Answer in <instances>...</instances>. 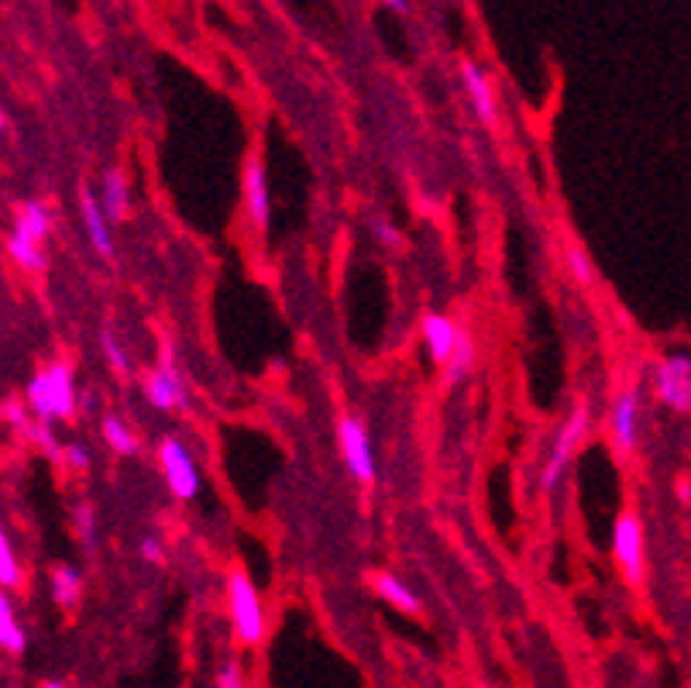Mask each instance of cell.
<instances>
[{
    "label": "cell",
    "mask_w": 691,
    "mask_h": 688,
    "mask_svg": "<svg viewBox=\"0 0 691 688\" xmlns=\"http://www.w3.org/2000/svg\"><path fill=\"white\" fill-rule=\"evenodd\" d=\"M28 410L35 420H73L76 417V382L66 361L38 369L28 382Z\"/></svg>",
    "instance_id": "obj_1"
},
{
    "label": "cell",
    "mask_w": 691,
    "mask_h": 688,
    "mask_svg": "<svg viewBox=\"0 0 691 688\" xmlns=\"http://www.w3.org/2000/svg\"><path fill=\"white\" fill-rule=\"evenodd\" d=\"M228 613H231L234 637L245 647H258L266 640V610H261V596L241 564H234L228 572Z\"/></svg>",
    "instance_id": "obj_2"
},
{
    "label": "cell",
    "mask_w": 691,
    "mask_h": 688,
    "mask_svg": "<svg viewBox=\"0 0 691 688\" xmlns=\"http://www.w3.org/2000/svg\"><path fill=\"white\" fill-rule=\"evenodd\" d=\"M141 390H145V399L152 403L155 410H162V413L182 410L190 403L187 382H182V372L176 369V352H172L169 341H162V358H158L155 369L145 372V382H141Z\"/></svg>",
    "instance_id": "obj_3"
},
{
    "label": "cell",
    "mask_w": 691,
    "mask_h": 688,
    "mask_svg": "<svg viewBox=\"0 0 691 688\" xmlns=\"http://www.w3.org/2000/svg\"><path fill=\"white\" fill-rule=\"evenodd\" d=\"M613 558H616V569L623 572V578L629 585L643 582V575H647V534H643V520L634 510H623L616 517Z\"/></svg>",
    "instance_id": "obj_4"
},
{
    "label": "cell",
    "mask_w": 691,
    "mask_h": 688,
    "mask_svg": "<svg viewBox=\"0 0 691 688\" xmlns=\"http://www.w3.org/2000/svg\"><path fill=\"white\" fill-rule=\"evenodd\" d=\"M588 428H592V413H588L585 403H578V407L572 410V417L564 420V428H561L554 448H551V458H547L543 469H540V489L543 493H551V489H558V485H561L567 464H572V458L578 451V444L585 441Z\"/></svg>",
    "instance_id": "obj_5"
},
{
    "label": "cell",
    "mask_w": 691,
    "mask_h": 688,
    "mask_svg": "<svg viewBox=\"0 0 691 688\" xmlns=\"http://www.w3.org/2000/svg\"><path fill=\"white\" fill-rule=\"evenodd\" d=\"M158 469L166 475L169 493L179 502H193L200 496V469L182 441H176V437L158 441Z\"/></svg>",
    "instance_id": "obj_6"
},
{
    "label": "cell",
    "mask_w": 691,
    "mask_h": 688,
    "mask_svg": "<svg viewBox=\"0 0 691 688\" xmlns=\"http://www.w3.org/2000/svg\"><path fill=\"white\" fill-rule=\"evenodd\" d=\"M654 396L670 413H691V355L675 352L657 361Z\"/></svg>",
    "instance_id": "obj_7"
},
{
    "label": "cell",
    "mask_w": 691,
    "mask_h": 688,
    "mask_svg": "<svg viewBox=\"0 0 691 688\" xmlns=\"http://www.w3.org/2000/svg\"><path fill=\"white\" fill-rule=\"evenodd\" d=\"M337 448L344 458V469L351 472L355 482L361 485H372L375 482V455H372V441L369 431H364V423L351 413H344L337 420Z\"/></svg>",
    "instance_id": "obj_8"
},
{
    "label": "cell",
    "mask_w": 691,
    "mask_h": 688,
    "mask_svg": "<svg viewBox=\"0 0 691 688\" xmlns=\"http://www.w3.org/2000/svg\"><path fill=\"white\" fill-rule=\"evenodd\" d=\"M241 193H245V214L258 234H266L272 225V196H269V176L266 162L258 152L245 158V173H241Z\"/></svg>",
    "instance_id": "obj_9"
},
{
    "label": "cell",
    "mask_w": 691,
    "mask_h": 688,
    "mask_svg": "<svg viewBox=\"0 0 691 688\" xmlns=\"http://www.w3.org/2000/svg\"><path fill=\"white\" fill-rule=\"evenodd\" d=\"M609 434H613V444L619 455H634L640 444V390L626 386L616 399L613 410H609Z\"/></svg>",
    "instance_id": "obj_10"
},
{
    "label": "cell",
    "mask_w": 691,
    "mask_h": 688,
    "mask_svg": "<svg viewBox=\"0 0 691 688\" xmlns=\"http://www.w3.org/2000/svg\"><path fill=\"white\" fill-rule=\"evenodd\" d=\"M420 331H423V344H426V355H431L437 366H447L461 341V328L447 317V314H437V310H426L423 320H420Z\"/></svg>",
    "instance_id": "obj_11"
},
{
    "label": "cell",
    "mask_w": 691,
    "mask_h": 688,
    "mask_svg": "<svg viewBox=\"0 0 691 688\" xmlns=\"http://www.w3.org/2000/svg\"><path fill=\"white\" fill-rule=\"evenodd\" d=\"M79 214H84V228L90 234V245L100 258H114V234H111V217L104 204L90 193L79 190Z\"/></svg>",
    "instance_id": "obj_12"
},
{
    "label": "cell",
    "mask_w": 691,
    "mask_h": 688,
    "mask_svg": "<svg viewBox=\"0 0 691 688\" xmlns=\"http://www.w3.org/2000/svg\"><path fill=\"white\" fill-rule=\"evenodd\" d=\"M461 79H464V90L472 97V107L478 114L482 125H496V90L489 84V76H485L482 66H475L472 59H461Z\"/></svg>",
    "instance_id": "obj_13"
},
{
    "label": "cell",
    "mask_w": 691,
    "mask_h": 688,
    "mask_svg": "<svg viewBox=\"0 0 691 688\" xmlns=\"http://www.w3.org/2000/svg\"><path fill=\"white\" fill-rule=\"evenodd\" d=\"M100 204H104L111 220H125L131 214V183L120 169L104 173V190H100Z\"/></svg>",
    "instance_id": "obj_14"
},
{
    "label": "cell",
    "mask_w": 691,
    "mask_h": 688,
    "mask_svg": "<svg viewBox=\"0 0 691 688\" xmlns=\"http://www.w3.org/2000/svg\"><path fill=\"white\" fill-rule=\"evenodd\" d=\"M372 589H375L385 602H389V606H396L399 613H410V616L420 613V599H417V593H413L406 582H399L396 575H389V572H375V575H372Z\"/></svg>",
    "instance_id": "obj_15"
},
{
    "label": "cell",
    "mask_w": 691,
    "mask_h": 688,
    "mask_svg": "<svg viewBox=\"0 0 691 688\" xmlns=\"http://www.w3.org/2000/svg\"><path fill=\"white\" fill-rule=\"evenodd\" d=\"M28 637L22 630V623H17V613L11 606V596L0 589V651L8 654H25Z\"/></svg>",
    "instance_id": "obj_16"
},
{
    "label": "cell",
    "mask_w": 691,
    "mask_h": 688,
    "mask_svg": "<svg viewBox=\"0 0 691 688\" xmlns=\"http://www.w3.org/2000/svg\"><path fill=\"white\" fill-rule=\"evenodd\" d=\"M49 228H52V217H49V207L38 204V200H28V204H22V211H17V220H14V231H22L25 238L31 241H42L49 238Z\"/></svg>",
    "instance_id": "obj_17"
},
{
    "label": "cell",
    "mask_w": 691,
    "mask_h": 688,
    "mask_svg": "<svg viewBox=\"0 0 691 688\" xmlns=\"http://www.w3.org/2000/svg\"><path fill=\"white\" fill-rule=\"evenodd\" d=\"M79 596H84V578L73 569V564H55L52 569V599L63 606V610H76Z\"/></svg>",
    "instance_id": "obj_18"
},
{
    "label": "cell",
    "mask_w": 691,
    "mask_h": 688,
    "mask_svg": "<svg viewBox=\"0 0 691 688\" xmlns=\"http://www.w3.org/2000/svg\"><path fill=\"white\" fill-rule=\"evenodd\" d=\"M8 252H11V258H14L25 272H42V269H46V249L38 245V241L25 238L22 231H11V238H8Z\"/></svg>",
    "instance_id": "obj_19"
},
{
    "label": "cell",
    "mask_w": 691,
    "mask_h": 688,
    "mask_svg": "<svg viewBox=\"0 0 691 688\" xmlns=\"http://www.w3.org/2000/svg\"><path fill=\"white\" fill-rule=\"evenodd\" d=\"M100 431H104V441L111 444V451H117V455L138 451V437L131 434V428L120 417H104L100 420Z\"/></svg>",
    "instance_id": "obj_20"
},
{
    "label": "cell",
    "mask_w": 691,
    "mask_h": 688,
    "mask_svg": "<svg viewBox=\"0 0 691 688\" xmlns=\"http://www.w3.org/2000/svg\"><path fill=\"white\" fill-rule=\"evenodd\" d=\"M25 572H22V561L14 555V544L8 537V531L0 527V589H14V585H22Z\"/></svg>",
    "instance_id": "obj_21"
},
{
    "label": "cell",
    "mask_w": 691,
    "mask_h": 688,
    "mask_svg": "<svg viewBox=\"0 0 691 688\" xmlns=\"http://www.w3.org/2000/svg\"><path fill=\"white\" fill-rule=\"evenodd\" d=\"M564 262H567V272L575 276V282L578 286H592L596 282V266H592V258H588V252L581 249V245H567L564 249Z\"/></svg>",
    "instance_id": "obj_22"
},
{
    "label": "cell",
    "mask_w": 691,
    "mask_h": 688,
    "mask_svg": "<svg viewBox=\"0 0 691 688\" xmlns=\"http://www.w3.org/2000/svg\"><path fill=\"white\" fill-rule=\"evenodd\" d=\"M25 437L35 444L38 451H46V458H52V461H63V444L55 441V431L49 428V420H35L31 428L25 431Z\"/></svg>",
    "instance_id": "obj_23"
},
{
    "label": "cell",
    "mask_w": 691,
    "mask_h": 688,
    "mask_svg": "<svg viewBox=\"0 0 691 688\" xmlns=\"http://www.w3.org/2000/svg\"><path fill=\"white\" fill-rule=\"evenodd\" d=\"M472 358H475V344H472V337L461 331V341H458V348H455V355H451V361H447V379L451 382H458V379H464L469 375V369H472Z\"/></svg>",
    "instance_id": "obj_24"
},
{
    "label": "cell",
    "mask_w": 691,
    "mask_h": 688,
    "mask_svg": "<svg viewBox=\"0 0 691 688\" xmlns=\"http://www.w3.org/2000/svg\"><path fill=\"white\" fill-rule=\"evenodd\" d=\"M73 527H76V537L84 548H93L97 544V513L90 502H79L76 513H73Z\"/></svg>",
    "instance_id": "obj_25"
},
{
    "label": "cell",
    "mask_w": 691,
    "mask_h": 688,
    "mask_svg": "<svg viewBox=\"0 0 691 688\" xmlns=\"http://www.w3.org/2000/svg\"><path fill=\"white\" fill-rule=\"evenodd\" d=\"M100 344H104V358H107V366H111V372H117V375H125L128 372V352L120 348V341L111 334V331H100Z\"/></svg>",
    "instance_id": "obj_26"
},
{
    "label": "cell",
    "mask_w": 691,
    "mask_h": 688,
    "mask_svg": "<svg viewBox=\"0 0 691 688\" xmlns=\"http://www.w3.org/2000/svg\"><path fill=\"white\" fill-rule=\"evenodd\" d=\"M0 417H4L14 431H28L31 428V420H28V403H17V399H4L0 403Z\"/></svg>",
    "instance_id": "obj_27"
},
{
    "label": "cell",
    "mask_w": 691,
    "mask_h": 688,
    "mask_svg": "<svg viewBox=\"0 0 691 688\" xmlns=\"http://www.w3.org/2000/svg\"><path fill=\"white\" fill-rule=\"evenodd\" d=\"M217 688H245V675H241L238 661H223L217 672Z\"/></svg>",
    "instance_id": "obj_28"
},
{
    "label": "cell",
    "mask_w": 691,
    "mask_h": 688,
    "mask_svg": "<svg viewBox=\"0 0 691 688\" xmlns=\"http://www.w3.org/2000/svg\"><path fill=\"white\" fill-rule=\"evenodd\" d=\"M63 461L69 464V469H76V472H87L90 469V451L84 448V444H66V448H63Z\"/></svg>",
    "instance_id": "obj_29"
},
{
    "label": "cell",
    "mask_w": 691,
    "mask_h": 688,
    "mask_svg": "<svg viewBox=\"0 0 691 688\" xmlns=\"http://www.w3.org/2000/svg\"><path fill=\"white\" fill-rule=\"evenodd\" d=\"M138 555L145 558L149 564H162V558H166V551H162V544L155 540V537H145L141 540V548H138Z\"/></svg>",
    "instance_id": "obj_30"
},
{
    "label": "cell",
    "mask_w": 691,
    "mask_h": 688,
    "mask_svg": "<svg viewBox=\"0 0 691 688\" xmlns=\"http://www.w3.org/2000/svg\"><path fill=\"white\" fill-rule=\"evenodd\" d=\"M375 231L382 234L385 245H393V249H399V245H402V234H399L393 225H385V220H375Z\"/></svg>",
    "instance_id": "obj_31"
},
{
    "label": "cell",
    "mask_w": 691,
    "mask_h": 688,
    "mask_svg": "<svg viewBox=\"0 0 691 688\" xmlns=\"http://www.w3.org/2000/svg\"><path fill=\"white\" fill-rule=\"evenodd\" d=\"M675 496L681 499V506H691V479H678L675 482Z\"/></svg>",
    "instance_id": "obj_32"
},
{
    "label": "cell",
    "mask_w": 691,
    "mask_h": 688,
    "mask_svg": "<svg viewBox=\"0 0 691 688\" xmlns=\"http://www.w3.org/2000/svg\"><path fill=\"white\" fill-rule=\"evenodd\" d=\"M379 4L393 8V11H410V0H379Z\"/></svg>",
    "instance_id": "obj_33"
},
{
    "label": "cell",
    "mask_w": 691,
    "mask_h": 688,
    "mask_svg": "<svg viewBox=\"0 0 691 688\" xmlns=\"http://www.w3.org/2000/svg\"><path fill=\"white\" fill-rule=\"evenodd\" d=\"M42 688H66V685H63V681H46Z\"/></svg>",
    "instance_id": "obj_34"
},
{
    "label": "cell",
    "mask_w": 691,
    "mask_h": 688,
    "mask_svg": "<svg viewBox=\"0 0 691 688\" xmlns=\"http://www.w3.org/2000/svg\"><path fill=\"white\" fill-rule=\"evenodd\" d=\"M0 131H4V111H0Z\"/></svg>",
    "instance_id": "obj_35"
}]
</instances>
